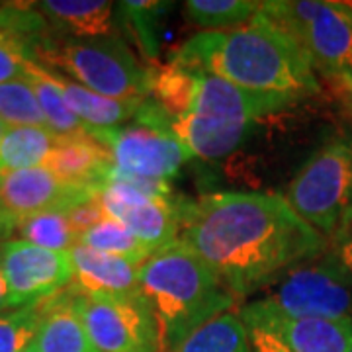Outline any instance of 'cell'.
I'll list each match as a JSON object with an SVG mask.
<instances>
[{
	"label": "cell",
	"instance_id": "cell-1",
	"mask_svg": "<svg viewBox=\"0 0 352 352\" xmlns=\"http://www.w3.org/2000/svg\"><path fill=\"white\" fill-rule=\"evenodd\" d=\"M178 241L212 268L235 300L321 256L327 239L270 192H217L182 201Z\"/></svg>",
	"mask_w": 352,
	"mask_h": 352
},
{
	"label": "cell",
	"instance_id": "cell-2",
	"mask_svg": "<svg viewBox=\"0 0 352 352\" xmlns=\"http://www.w3.org/2000/svg\"><path fill=\"white\" fill-rule=\"evenodd\" d=\"M173 61L208 71L245 90L292 102L321 92L307 53L288 30L263 10L249 24L192 36Z\"/></svg>",
	"mask_w": 352,
	"mask_h": 352
},
{
	"label": "cell",
	"instance_id": "cell-3",
	"mask_svg": "<svg viewBox=\"0 0 352 352\" xmlns=\"http://www.w3.org/2000/svg\"><path fill=\"white\" fill-rule=\"evenodd\" d=\"M139 289L157 315L164 352H175L196 329L237 303L212 268L180 241L141 266Z\"/></svg>",
	"mask_w": 352,
	"mask_h": 352
},
{
	"label": "cell",
	"instance_id": "cell-4",
	"mask_svg": "<svg viewBox=\"0 0 352 352\" xmlns=\"http://www.w3.org/2000/svg\"><path fill=\"white\" fill-rule=\"evenodd\" d=\"M194 71L196 92L192 106L182 118L170 122L190 157L215 161L231 155L247 141L261 118L294 104L282 96L235 87L201 69Z\"/></svg>",
	"mask_w": 352,
	"mask_h": 352
},
{
	"label": "cell",
	"instance_id": "cell-5",
	"mask_svg": "<svg viewBox=\"0 0 352 352\" xmlns=\"http://www.w3.org/2000/svg\"><path fill=\"white\" fill-rule=\"evenodd\" d=\"M34 61L108 98H151V67L141 63L120 36L43 38L34 50Z\"/></svg>",
	"mask_w": 352,
	"mask_h": 352
},
{
	"label": "cell",
	"instance_id": "cell-6",
	"mask_svg": "<svg viewBox=\"0 0 352 352\" xmlns=\"http://www.w3.org/2000/svg\"><path fill=\"white\" fill-rule=\"evenodd\" d=\"M286 200L327 243L352 223V139L331 138L302 164Z\"/></svg>",
	"mask_w": 352,
	"mask_h": 352
},
{
	"label": "cell",
	"instance_id": "cell-7",
	"mask_svg": "<svg viewBox=\"0 0 352 352\" xmlns=\"http://www.w3.org/2000/svg\"><path fill=\"white\" fill-rule=\"evenodd\" d=\"M261 10L288 30L315 73L344 87L352 78V4L325 0L261 2Z\"/></svg>",
	"mask_w": 352,
	"mask_h": 352
},
{
	"label": "cell",
	"instance_id": "cell-8",
	"mask_svg": "<svg viewBox=\"0 0 352 352\" xmlns=\"http://www.w3.org/2000/svg\"><path fill=\"white\" fill-rule=\"evenodd\" d=\"M92 138L108 147L113 168L127 175L168 180L192 159L168 116L153 98L145 100L131 122L94 131Z\"/></svg>",
	"mask_w": 352,
	"mask_h": 352
},
{
	"label": "cell",
	"instance_id": "cell-9",
	"mask_svg": "<svg viewBox=\"0 0 352 352\" xmlns=\"http://www.w3.org/2000/svg\"><path fill=\"white\" fill-rule=\"evenodd\" d=\"M256 302L282 317L352 319V286L323 252L286 270Z\"/></svg>",
	"mask_w": 352,
	"mask_h": 352
},
{
	"label": "cell",
	"instance_id": "cell-10",
	"mask_svg": "<svg viewBox=\"0 0 352 352\" xmlns=\"http://www.w3.org/2000/svg\"><path fill=\"white\" fill-rule=\"evenodd\" d=\"M78 311L96 352H164L151 303L141 294L78 296Z\"/></svg>",
	"mask_w": 352,
	"mask_h": 352
},
{
	"label": "cell",
	"instance_id": "cell-11",
	"mask_svg": "<svg viewBox=\"0 0 352 352\" xmlns=\"http://www.w3.org/2000/svg\"><path fill=\"white\" fill-rule=\"evenodd\" d=\"M251 352H351L352 319H292L272 314L256 300L237 309Z\"/></svg>",
	"mask_w": 352,
	"mask_h": 352
},
{
	"label": "cell",
	"instance_id": "cell-12",
	"mask_svg": "<svg viewBox=\"0 0 352 352\" xmlns=\"http://www.w3.org/2000/svg\"><path fill=\"white\" fill-rule=\"evenodd\" d=\"M0 261L8 284V309L36 305L73 282L69 251H50L22 239H8L0 247Z\"/></svg>",
	"mask_w": 352,
	"mask_h": 352
},
{
	"label": "cell",
	"instance_id": "cell-13",
	"mask_svg": "<svg viewBox=\"0 0 352 352\" xmlns=\"http://www.w3.org/2000/svg\"><path fill=\"white\" fill-rule=\"evenodd\" d=\"M100 188L65 184L45 166L0 170V206L16 221L47 210H69L78 201L94 198Z\"/></svg>",
	"mask_w": 352,
	"mask_h": 352
},
{
	"label": "cell",
	"instance_id": "cell-14",
	"mask_svg": "<svg viewBox=\"0 0 352 352\" xmlns=\"http://www.w3.org/2000/svg\"><path fill=\"white\" fill-rule=\"evenodd\" d=\"M73 286L85 296H127L139 292V270L143 264L122 256L75 245L71 251Z\"/></svg>",
	"mask_w": 352,
	"mask_h": 352
},
{
	"label": "cell",
	"instance_id": "cell-15",
	"mask_svg": "<svg viewBox=\"0 0 352 352\" xmlns=\"http://www.w3.org/2000/svg\"><path fill=\"white\" fill-rule=\"evenodd\" d=\"M80 292L71 284L39 302L36 346L39 352H96L78 311Z\"/></svg>",
	"mask_w": 352,
	"mask_h": 352
},
{
	"label": "cell",
	"instance_id": "cell-16",
	"mask_svg": "<svg viewBox=\"0 0 352 352\" xmlns=\"http://www.w3.org/2000/svg\"><path fill=\"white\" fill-rule=\"evenodd\" d=\"M43 166L65 184L102 188L113 164L108 147L94 138L59 135Z\"/></svg>",
	"mask_w": 352,
	"mask_h": 352
},
{
	"label": "cell",
	"instance_id": "cell-17",
	"mask_svg": "<svg viewBox=\"0 0 352 352\" xmlns=\"http://www.w3.org/2000/svg\"><path fill=\"white\" fill-rule=\"evenodd\" d=\"M45 22L34 10H0V85L24 78L25 67L34 61V50L41 39Z\"/></svg>",
	"mask_w": 352,
	"mask_h": 352
},
{
	"label": "cell",
	"instance_id": "cell-18",
	"mask_svg": "<svg viewBox=\"0 0 352 352\" xmlns=\"http://www.w3.org/2000/svg\"><path fill=\"white\" fill-rule=\"evenodd\" d=\"M51 24L75 39L118 36V8L106 0H45L38 4Z\"/></svg>",
	"mask_w": 352,
	"mask_h": 352
},
{
	"label": "cell",
	"instance_id": "cell-19",
	"mask_svg": "<svg viewBox=\"0 0 352 352\" xmlns=\"http://www.w3.org/2000/svg\"><path fill=\"white\" fill-rule=\"evenodd\" d=\"M50 73L55 78L59 90L63 92L69 108L92 133L100 131V129L124 126L127 122H131L135 118V113L139 112V108L147 100V98H133V100L108 98V96H102L98 92L88 90L87 87L67 78L57 71H50Z\"/></svg>",
	"mask_w": 352,
	"mask_h": 352
},
{
	"label": "cell",
	"instance_id": "cell-20",
	"mask_svg": "<svg viewBox=\"0 0 352 352\" xmlns=\"http://www.w3.org/2000/svg\"><path fill=\"white\" fill-rule=\"evenodd\" d=\"M182 201L184 198L180 196L173 200H147L129 208L116 221L124 223L153 256L178 243Z\"/></svg>",
	"mask_w": 352,
	"mask_h": 352
},
{
	"label": "cell",
	"instance_id": "cell-21",
	"mask_svg": "<svg viewBox=\"0 0 352 352\" xmlns=\"http://www.w3.org/2000/svg\"><path fill=\"white\" fill-rule=\"evenodd\" d=\"M24 78L34 88L39 106H41V112L45 116L47 127L55 135H61V138L90 135L92 138V131L69 108L63 92L59 90L55 78L45 67H41L36 61H30L25 67Z\"/></svg>",
	"mask_w": 352,
	"mask_h": 352
},
{
	"label": "cell",
	"instance_id": "cell-22",
	"mask_svg": "<svg viewBox=\"0 0 352 352\" xmlns=\"http://www.w3.org/2000/svg\"><path fill=\"white\" fill-rule=\"evenodd\" d=\"M59 135L50 127H8L0 143V170H22L43 166Z\"/></svg>",
	"mask_w": 352,
	"mask_h": 352
},
{
	"label": "cell",
	"instance_id": "cell-23",
	"mask_svg": "<svg viewBox=\"0 0 352 352\" xmlns=\"http://www.w3.org/2000/svg\"><path fill=\"white\" fill-rule=\"evenodd\" d=\"M196 92V71L170 61L151 67V98L168 116L170 122L188 112Z\"/></svg>",
	"mask_w": 352,
	"mask_h": 352
},
{
	"label": "cell",
	"instance_id": "cell-24",
	"mask_svg": "<svg viewBox=\"0 0 352 352\" xmlns=\"http://www.w3.org/2000/svg\"><path fill=\"white\" fill-rule=\"evenodd\" d=\"M175 352H251L237 311H226L198 327Z\"/></svg>",
	"mask_w": 352,
	"mask_h": 352
},
{
	"label": "cell",
	"instance_id": "cell-25",
	"mask_svg": "<svg viewBox=\"0 0 352 352\" xmlns=\"http://www.w3.org/2000/svg\"><path fill=\"white\" fill-rule=\"evenodd\" d=\"M261 10V2L252 0H188L184 14L192 24L206 32L233 30L251 22Z\"/></svg>",
	"mask_w": 352,
	"mask_h": 352
},
{
	"label": "cell",
	"instance_id": "cell-26",
	"mask_svg": "<svg viewBox=\"0 0 352 352\" xmlns=\"http://www.w3.org/2000/svg\"><path fill=\"white\" fill-rule=\"evenodd\" d=\"M16 231L25 243L50 251H71L78 245V235L71 227L65 208L47 210L18 221Z\"/></svg>",
	"mask_w": 352,
	"mask_h": 352
},
{
	"label": "cell",
	"instance_id": "cell-27",
	"mask_svg": "<svg viewBox=\"0 0 352 352\" xmlns=\"http://www.w3.org/2000/svg\"><path fill=\"white\" fill-rule=\"evenodd\" d=\"M118 20L120 24L127 25L131 36L138 41L143 57L155 59L159 55V25L161 16L168 8L166 2H118Z\"/></svg>",
	"mask_w": 352,
	"mask_h": 352
},
{
	"label": "cell",
	"instance_id": "cell-28",
	"mask_svg": "<svg viewBox=\"0 0 352 352\" xmlns=\"http://www.w3.org/2000/svg\"><path fill=\"white\" fill-rule=\"evenodd\" d=\"M78 245H85L88 249L113 254V256H122L138 264H145L151 258V252L141 245V241L124 223L116 221L112 217H106L98 226L82 233Z\"/></svg>",
	"mask_w": 352,
	"mask_h": 352
},
{
	"label": "cell",
	"instance_id": "cell-29",
	"mask_svg": "<svg viewBox=\"0 0 352 352\" xmlns=\"http://www.w3.org/2000/svg\"><path fill=\"white\" fill-rule=\"evenodd\" d=\"M0 120L8 127H47L38 96L25 78L0 85Z\"/></svg>",
	"mask_w": 352,
	"mask_h": 352
},
{
	"label": "cell",
	"instance_id": "cell-30",
	"mask_svg": "<svg viewBox=\"0 0 352 352\" xmlns=\"http://www.w3.org/2000/svg\"><path fill=\"white\" fill-rule=\"evenodd\" d=\"M39 303L0 314V352H24L38 333Z\"/></svg>",
	"mask_w": 352,
	"mask_h": 352
},
{
	"label": "cell",
	"instance_id": "cell-31",
	"mask_svg": "<svg viewBox=\"0 0 352 352\" xmlns=\"http://www.w3.org/2000/svg\"><path fill=\"white\" fill-rule=\"evenodd\" d=\"M67 217H69L71 227L75 229V233L80 239L82 233H87L88 229H92L94 226H98L100 221H104L106 214H104V208H102L100 200H98V194H96L94 198H88V200L71 206L67 210Z\"/></svg>",
	"mask_w": 352,
	"mask_h": 352
},
{
	"label": "cell",
	"instance_id": "cell-32",
	"mask_svg": "<svg viewBox=\"0 0 352 352\" xmlns=\"http://www.w3.org/2000/svg\"><path fill=\"white\" fill-rule=\"evenodd\" d=\"M325 254L352 286V223L329 241Z\"/></svg>",
	"mask_w": 352,
	"mask_h": 352
},
{
	"label": "cell",
	"instance_id": "cell-33",
	"mask_svg": "<svg viewBox=\"0 0 352 352\" xmlns=\"http://www.w3.org/2000/svg\"><path fill=\"white\" fill-rule=\"evenodd\" d=\"M16 226H18V221L0 206V241H2V243L8 241V237L16 231Z\"/></svg>",
	"mask_w": 352,
	"mask_h": 352
},
{
	"label": "cell",
	"instance_id": "cell-34",
	"mask_svg": "<svg viewBox=\"0 0 352 352\" xmlns=\"http://www.w3.org/2000/svg\"><path fill=\"white\" fill-rule=\"evenodd\" d=\"M8 309V284L2 270V261H0V314Z\"/></svg>",
	"mask_w": 352,
	"mask_h": 352
},
{
	"label": "cell",
	"instance_id": "cell-35",
	"mask_svg": "<svg viewBox=\"0 0 352 352\" xmlns=\"http://www.w3.org/2000/svg\"><path fill=\"white\" fill-rule=\"evenodd\" d=\"M342 88H344V92H346V98H349V108H351V112H352V78Z\"/></svg>",
	"mask_w": 352,
	"mask_h": 352
},
{
	"label": "cell",
	"instance_id": "cell-36",
	"mask_svg": "<svg viewBox=\"0 0 352 352\" xmlns=\"http://www.w3.org/2000/svg\"><path fill=\"white\" fill-rule=\"evenodd\" d=\"M6 131H8V126L0 120V143H2V139H4V135H6Z\"/></svg>",
	"mask_w": 352,
	"mask_h": 352
},
{
	"label": "cell",
	"instance_id": "cell-37",
	"mask_svg": "<svg viewBox=\"0 0 352 352\" xmlns=\"http://www.w3.org/2000/svg\"><path fill=\"white\" fill-rule=\"evenodd\" d=\"M24 352H39V351H38V346H36V342H32V344H30V346H28Z\"/></svg>",
	"mask_w": 352,
	"mask_h": 352
},
{
	"label": "cell",
	"instance_id": "cell-38",
	"mask_svg": "<svg viewBox=\"0 0 352 352\" xmlns=\"http://www.w3.org/2000/svg\"><path fill=\"white\" fill-rule=\"evenodd\" d=\"M351 352H352V351H351Z\"/></svg>",
	"mask_w": 352,
	"mask_h": 352
}]
</instances>
